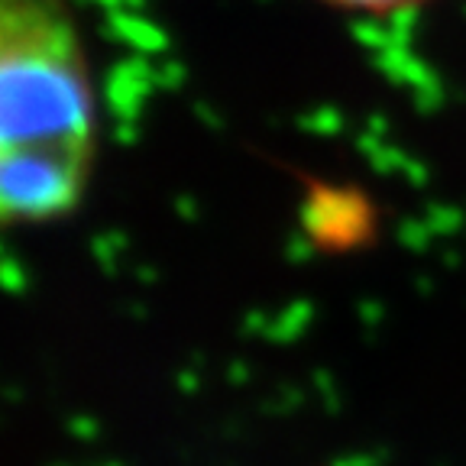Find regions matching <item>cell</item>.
<instances>
[{"mask_svg":"<svg viewBox=\"0 0 466 466\" xmlns=\"http://www.w3.org/2000/svg\"><path fill=\"white\" fill-rule=\"evenodd\" d=\"M124 247H127V240L120 237V233H104V237H97V240L91 243L97 262H101L107 272L116 269V249H124Z\"/></svg>","mask_w":466,"mask_h":466,"instance_id":"obj_7","label":"cell"},{"mask_svg":"<svg viewBox=\"0 0 466 466\" xmlns=\"http://www.w3.org/2000/svg\"><path fill=\"white\" fill-rule=\"evenodd\" d=\"M114 139H116V143H124V146L137 143V139H139L137 120H120V124H116V130H114Z\"/></svg>","mask_w":466,"mask_h":466,"instance_id":"obj_9","label":"cell"},{"mask_svg":"<svg viewBox=\"0 0 466 466\" xmlns=\"http://www.w3.org/2000/svg\"><path fill=\"white\" fill-rule=\"evenodd\" d=\"M68 431H72L78 441H85V444H91V441H97V434H101V424L95 421V418L87 415H78L68 421Z\"/></svg>","mask_w":466,"mask_h":466,"instance_id":"obj_8","label":"cell"},{"mask_svg":"<svg viewBox=\"0 0 466 466\" xmlns=\"http://www.w3.org/2000/svg\"><path fill=\"white\" fill-rule=\"evenodd\" d=\"M324 7L337 10V14H353V16H399V14H415L424 10L437 0H318Z\"/></svg>","mask_w":466,"mask_h":466,"instance_id":"obj_5","label":"cell"},{"mask_svg":"<svg viewBox=\"0 0 466 466\" xmlns=\"http://www.w3.org/2000/svg\"><path fill=\"white\" fill-rule=\"evenodd\" d=\"M75 33L46 0L0 4V162L29 153L85 159L91 91Z\"/></svg>","mask_w":466,"mask_h":466,"instance_id":"obj_1","label":"cell"},{"mask_svg":"<svg viewBox=\"0 0 466 466\" xmlns=\"http://www.w3.org/2000/svg\"><path fill=\"white\" fill-rule=\"evenodd\" d=\"M107 33L114 39H120V43L133 46L139 56L162 52V49H166V43H168L166 33H162L159 26L139 20V16H133L130 10H114V14H107Z\"/></svg>","mask_w":466,"mask_h":466,"instance_id":"obj_4","label":"cell"},{"mask_svg":"<svg viewBox=\"0 0 466 466\" xmlns=\"http://www.w3.org/2000/svg\"><path fill=\"white\" fill-rule=\"evenodd\" d=\"M124 4V10H137V7H143V0H120Z\"/></svg>","mask_w":466,"mask_h":466,"instance_id":"obj_11","label":"cell"},{"mask_svg":"<svg viewBox=\"0 0 466 466\" xmlns=\"http://www.w3.org/2000/svg\"><path fill=\"white\" fill-rule=\"evenodd\" d=\"M110 466H114V463H110Z\"/></svg>","mask_w":466,"mask_h":466,"instance_id":"obj_13","label":"cell"},{"mask_svg":"<svg viewBox=\"0 0 466 466\" xmlns=\"http://www.w3.org/2000/svg\"><path fill=\"white\" fill-rule=\"evenodd\" d=\"M178 386H185V392H195V376H188V372H182V376H178Z\"/></svg>","mask_w":466,"mask_h":466,"instance_id":"obj_10","label":"cell"},{"mask_svg":"<svg viewBox=\"0 0 466 466\" xmlns=\"http://www.w3.org/2000/svg\"><path fill=\"white\" fill-rule=\"evenodd\" d=\"M156 87V68H149L146 56H133L116 62L107 72V85H104V97L107 107L116 120H137L143 110L146 95Z\"/></svg>","mask_w":466,"mask_h":466,"instance_id":"obj_3","label":"cell"},{"mask_svg":"<svg viewBox=\"0 0 466 466\" xmlns=\"http://www.w3.org/2000/svg\"><path fill=\"white\" fill-rule=\"evenodd\" d=\"M4 256H7V249H4V243H0V259H4Z\"/></svg>","mask_w":466,"mask_h":466,"instance_id":"obj_12","label":"cell"},{"mask_svg":"<svg viewBox=\"0 0 466 466\" xmlns=\"http://www.w3.org/2000/svg\"><path fill=\"white\" fill-rule=\"evenodd\" d=\"M0 289L10 291V295H20L29 289V272L23 269V262L14 256H4L0 259Z\"/></svg>","mask_w":466,"mask_h":466,"instance_id":"obj_6","label":"cell"},{"mask_svg":"<svg viewBox=\"0 0 466 466\" xmlns=\"http://www.w3.org/2000/svg\"><path fill=\"white\" fill-rule=\"evenodd\" d=\"M301 227L308 247L318 253H363L379 240V204L357 185H328L314 178L301 204Z\"/></svg>","mask_w":466,"mask_h":466,"instance_id":"obj_2","label":"cell"}]
</instances>
